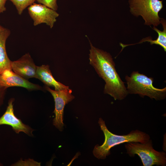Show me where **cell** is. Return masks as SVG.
<instances>
[{"label": "cell", "instance_id": "cell-1", "mask_svg": "<svg viewBox=\"0 0 166 166\" xmlns=\"http://www.w3.org/2000/svg\"><path fill=\"white\" fill-rule=\"evenodd\" d=\"M89 42V64L105 82L104 93L110 95L115 100L124 99L128 93L124 82L117 72L111 55L95 47Z\"/></svg>", "mask_w": 166, "mask_h": 166}, {"label": "cell", "instance_id": "cell-2", "mask_svg": "<svg viewBox=\"0 0 166 166\" xmlns=\"http://www.w3.org/2000/svg\"><path fill=\"white\" fill-rule=\"evenodd\" d=\"M98 124L105 136V140L101 145L95 146L93 150L94 156L99 159H104L110 154V149L115 146L124 143L139 142L144 143L150 139V136L145 132L138 130H132L126 135H117L109 131L105 121L99 118Z\"/></svg>", "mask_w": 166, "mask_h": 166}, {"label": "cell", "instance_id": "cell-3", "mask_svg": "<svg viewBox=\"0 0 166 166\" xmlns=\"http://www.w3.org/2000/svg\"><path fill=\"white\" fill-rule=\"evenodd\" d=\"M125 79L128 93L138 94L142 97L147 96L156 101L166 97V87L161 89L155 87L153 85V78L148 77L138 71H133L130 77L126 76Z\"/></svg>", "mask_w": 166, "mask_h": 166}, {"label": "cell", "instance_id": "cell-4", "mask_svg": "<svg viewBox=\"0 0 166 166\" xmlns=\"http://www.w3.org/2000/svg\"><path fill=\"white\" fill-rule=\"evenodd\" d=\"M127 153L130 156L137 155L140 158L144 166H165L166 164V153L155 150L152 140L150 139L146 142H128L125 145Z\"/></svg>", "mask_w": 166, "mask_h": 166}, {"label": "cell", "instance_id": "cell-5", "mask_svg": "<svg viewBox=\"0 0 166 166\" xmlns=\"http://www.w3.org/2000/svg\"><path fill=\"white\" fill-rule=\"evenodd\" d=\"M130 11L134 16H141L145 25L157 26L160 24L159 12L163 7V0H128Z\"/></svg>", "mask_w": 166, "mask_h": 166}, {"label": "cell", "instance_id": "cell-6", "mask_svg": "<svg viewBox=\"0 0 166 166\" xmlns=\"http://www.w3.org/2000/svg\"><path fill=\"white\" fill-rule=\"evenodd\" d=\"M45 88L52 94L55 102V109L53 112L55 117L53 120V124L59 130L62 131L64 125L63 116L65 106L74 98L72 94V90L69 88L55 90L46 86Z\"/></svg>", "mask_w": 166, "mask_h": 166}, {"label": "cell", "instance_id": "cell-7", "mask_svg": "<svg viewBox=\"0 0 166 166\" xmlns=\"http://www.w3.org/2000/svg\"><path fill=\"white\" fill-rule=\"evenodd\" d=\"M28 10L34 26L45 23L52 28L59 16L56 11L39 3H33L28 7Z\"/></svg>", "mask_w": 166, "mask_h": 166}, {"label": "cell", "instance_id": "cell-8", "mask_svg": "<svg viewBox=\"0 0 166 166\" xmlns=\"http://www.w3.org/2000/svg\"><path fill=\"white\" fill-rule=\"evenodd\" d=\"M0 85L6 89L11 87H21L29 91L42 90L39 85L29 81L10 69H6L0 74Z\"/></svg>", "mask_w": 166, "mask_h": 166}, {"label": "cell", "instance_id": "cell-9", "mask_svg": "<svg viewBox=\"0 0 166 166\" xmlns=\"http://www.w3.org/2000/svg\"><path fill=\"white\" fill-rule=\"evenodd\" d=\"M14 101L13 98L9 100L6 111L0 117V125H8L11 126L13 130L17 133L22 132L30 136H33L34 129L23 123L15 115L13 104Z\"/></svg>", "mask_w": 166, "mask_h": 166}, {"label": "cell", "instance_id": "cell-10", "mask_svg": "<svg viewBox=\"0 0 166 166\" xmlns=\"http://www.w3.org/2000/svg\"><path fill=\"white\" fill-rule=\"evenodd\" d=\"M11 67L13 71L25 79L36 78L37 66L28 53L18 59L11 61Z\"/></svg>", "mask_w": 166, "mask_h": 166}, {"label": "cell", "instance_id": "cell-11", "mask_svg": "<svg viewBox=\"0 0 166 166\" xmlns=\"http://www.w3.org/2000/svg\"><path fill=\"white\" fill-rule=\"evenodd\" d=\"M36 78L42 82L46 86L52 87L55 90H60L69 89L61 83L57 81L53 77L48 65H43L37 66Z\"/></svg>", "mask_w": 166, "mask_h": 166}, {"label": "cell", "instance_id": "cell-12", "mask_svg": "<svg viewBox=\"0 0 166 166\" xmlns=\"http://www.w3.org/2000/svg\"><path fill=\"white\" fill-rule=\"evenodd\" d=\"M160 23L162 25L163 28V31H161L158 29L155 26H153L152 29L156 32L158 34V36L157 38L155 40H152V38L149 37L142 39L139 42L130 44H124L121 43H120V45L122 47V49L120 51L121 52L122 50L125 47L131 45L141 43L143 42H150V45L156 44L162 47L164 51H166V21L163 18H161L160 20Z\"/></svg>", "mask_w": 166, "mask_h": 166}, {"label": "cell", "instance_id": "cell-13", "mask_svg": "<svg viewBox=\"0 0 166 166\" xmlns=\"http://www.w3.org/2000/svg\"><path fill=\"white\" fill-rule=\"evenodd\" d=\"M10 31L7 28L0 32V74L6 69H11V61L6 53V43L10 35Z\"/></svg>", "mask_w": 166, "mask_h": 166}, {"label": "cell", "instance_id": "cell-14", "mask_svg": "<svg viewBox=\"0 0 166 166\" xmlns=\"http://www.w3.org/2000/svg\"><path fill=\"white\" fill-rule=\"evenodd\" d=\"M15 6L18 14L21 15L28 7L34 3L36 0H9Z\"/></svg>", "mask_w": 166, "mask_h": 166}, {"label": "cell", "instance_id": "cell-15", "mask_svg": "<svg viewBox=\"0 0 166 166\" xmlns=\"http://www.w3.org/2000/svg\"><path fill=\"white\" fill-rule=\"evenodd\" d=\"M37 2L43 5L54 10L56 11L58 8L57 0H36Z\"/></svg>", "mask_w": 166, "mask_h": 166}, {"label": "cell", "instance_id": "cell-16", "mask_svg": "<svg viewBox=\"0 0 166 166\" xmlns=\"http://www.w3.org/2000/svg\"><path fill=\"white\" fill-rule=\"evenodd\" d=\"M7 89L0 85V108L4 103Z\"/></svg>", "mask_w": 166, "mask_h": 166}, {"label": "cell", "instance_id": "cell-17", "mask_svg": "<svg viewBox=\"0 0 166 166\" xmlns=\"http://www.w3.org/2000/svg\"><path fill=\"white\" fill-rule=\"evenodd\" d=\"M8 0H0V14L3 13L6 10L5 4Z\"/></svg>", "mask_w": 166, "mask_h": 166}, {"label": "cell", "instance_id": "cell-18", "mask_svg": "<svg viewBox=\"0 0 166 166\" xmlns=\"http://www.w3.org/2000/svg\"><path fill=\"white\" fill-rule=\"evenodd\" d=\"M5 28L2 26L0 24V32L3 30Z\"/></svg>", "mask_w": 166, "mask_h": 166}, {"label": "cell", "instance_id": "cell-19", "mask_svg": "<svg viewBox=\"0 0 166 166\" xmlns=\"http://www.w3.org/2000/svg\"><path fill=\"white\" fill-rule=\"evenodd\" d=\"M3 166V164L0 162V166Z\"/></svg>", "mask_w": 166, "mask_h": 166}]
</instances>
